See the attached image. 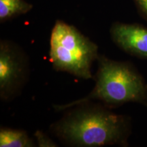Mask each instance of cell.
Returning <instances> with one entry per match:
<instances>
[{"instance_id":"cell-1","label":"cell","mask_w":147,"mask_h":147,"mask_svg":"<svg viewBox=\"0 0 147 147\" xmlns=\"http://www.w3.org/2000/svg\"><path fill=\"white\" fill-rule=\"evenodd\" d=\"M110 108L90 102L64 110L63 117L51 125V130L65 144L100 147L127 144L129 122Z\"/></svg>"},{"instance_id":"cell-2","label":"cell","mask_w":147,"mask_h":147,"mask_svg":"<svg viewBox=\"0 0 147 147\" xmlns=\"http://www.w3.org/2000/svg\"><path fill=\"white\" fill-rule=\"evenodd\" d=\"M95 85L87 96L63 105H54L61 112L82 103L100 101L108 108L128 102L147 106V84L137 69L129 62L117 61L99 55Z\"/></svg>"},{"instance_id":"cell-3","label":"cell","mask_w":147,"mask_h":147,"mask_svg":"<svg viewBox=\"0 0 147 147\" xmlns=\"http://www.w3.org/2000/svg\"><path fill=\"white\" fill-rule=\"evenodd\" d=\"M98 47L76 27L57 20L51 31L49 58L53 68L84 80L93 78L91 67Z\"/></svg>"},{"instance_id":"cell-4","label":"cell","mask_w":147,"mask_h":147,"mask_svg":"<svg viewBox=\"0 0 147 147\" xmlns=\"http://www.w3.org/2000/svg\"><path fill=\"white\" fill-rule=\"evenodd\" d=\"M30 63L26 53L15 42H0V98L10 102L21 94L28 81Z\"/></svg>"},{"instance_id":"cell-5","label":"cell","mask_w":147,"mask_h":147,"mask_svg":"<svg viewBox=\"0 0 147 147\" xmlns=\"http://www.w3.org/2000/svg\"><path fill=\"white\" fill-rule=\"evenodd\" d=\"M113 41L121 50L138 58L147 59V28L138 24L115 23L110 28Z\"/></svg>"},{"instance_id":"cell-6","label":"cell","mask_w":147,"mask_h":147,"mask_svg":"<svg viewBox=\"0 0 147 147\" xmlns=\"http://www.w3.org/2000/svg\"><path fill=\"white\" fill-rule=\"evenodd\" d=\"M36 144L23 130L1 127L0 147H34Z\"/></svg>"},{"instance_id":"cell-7","label":"cell","mask_w":147,"mask_h":147,"mask_svg":"<svg viewBox=\"0 0 147 147\" xmlns=\"http://www.w3.org/2000/svg\"><path fill=\"white\" fill-rule=\"evenodd\" d=\"M32 8L33 5L25 0H0V22L27 14Z\"/></svg>"},{"instance_id":"cell-8","label":"cell","mask_w":147,"mask_h":147,"mask_svg":"<svg viewBox=\"0 0 147 147\" xmlns=\"http://www.w3.org/2000/svg\"><path fill=\"white\" fill-rule=\"evenodd\" d=\"M36 138L37 144L40 147H55L57 146V144L51 139V138L47 134L43 131L38 130L34 134Z\"/></svg>"},{"instance_id":"cell-9","label":"cell","mask_w":147,"mask_h":147,"mask_svg":"<svg viewBox=\"0 0 147 147\" xmlns=\"http://www.w3.org/2000/svg\"><path fill=\"white\" fill-rule=\"evenodd\" d=\"M140 12L147 19V0H134Z\"/></svg>"}]
</instances>
